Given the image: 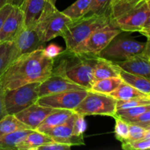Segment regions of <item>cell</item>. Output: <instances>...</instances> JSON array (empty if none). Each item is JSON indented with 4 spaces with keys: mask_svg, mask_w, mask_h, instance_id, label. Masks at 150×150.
Here are the masks:
<instances>
[{
    "mask_svg": "<svg viewBox=\"0 0 150 150\" xmlns=\"http://www.w3.org/2000/svg\"><path fill=\"white\" fill-rule=\"evenodd\" d=\"M50 1H51V2L53 3V4H55V3H56V1H57V0H50Z\"/></svg>",
    "mask_w": 150,
    "mask_h": 150,
    "instance_id": "42",
    "label": "cell"
},
{
    "mask_svg": "<svg viewBox=\"0 0 150 150\" xmlns=\"http://www.w3.org/2000/svg\"><path fill=\"white\" fill-rule=\"evenodd\" d=\"M13 5L11 4H6L2 8L0 9V30L1 29L4 20L12 10Z\"/></svg>",
    "mask_w": 150,
    "mask_h": 150,
    "instance_id": "38",
    "label": "cell"
},
{
    "mask_svg": "<svg viewBox=\"0 0 150 150\" xmlns=\"http://www.w3.org/2000/svg\"><path fill=\"white\" fill-rule=\"evenodd\" d=\"M35 26H23L15 38L13 42L19 56L43 48L45 43L41 40Z\"/></svg>",
    "mask_w": 150,
    "mask_h": 150,
    "instance_id": "12",
    "label": "cell"
},
{
    "mask_svg": "<svg viewBox=\"0 0 150 150\" xmlns=\"http://www.w3.org/2000/svg\"><path fill=\"white\" fill-rule=\"evenodd\" d=\"M63 48L59 45H57L55 43H51L48 45V46L43 48V51L45 55L48 57L54 59L56 57H58L59 54L63 52Z\"/></svg>",
    "mask_w": 150,
    "mask_h": 150,
    "instance_id": "37",
    "label": "cell"
},
{
    "mask_svg": "<svg viewBox=\"0 0 150 150\" xmlns=\"http://www.w3.org/2000/svg\"><path fill=\"white\" fill-rule=\"evenodd\" d=\"M125 120L129 124L138 125L146 129H150V110L145 111L143 114L131 118L125 119Z\"/></svg>",
    "mask_w": 150,
    "mask_h": 150,
    "instance_id": "35",
    "label": "cell"
},
{
    "mask_svg": "<svg viewBox=\"0 0 150 150\" xmlns=\"http://www.w3.org/2000/svg\"><path fill=\"white\" fill-rule=\"evenodd\" d=\"M117 102L110 95L88 90L85 98L73 111L84 117L92 115L114 117L117 111Z\"/></svg>",
    "mask_w": 150,
    "mask_h": 150,
    "instance_id": "7",
    "label": "cell"
},
{
    "mask_svg": "<svg viewBox=\"0 0 150 150\" xmlns=\"http://www.w3.org/2000/svg\"><path fill=\"white\" fill-rule=\"evenodd\" d=\"M24 26L23 13L21 7L13 6L0 30V42H13Z\"/></svg>",
    "mask_w": 150,
    "mask_h": 150,
    "instance_id": "13",
    "label": "cell"
},
{
    "mask_svg": "<svg viewBox=\"0 0 150 150\" xmlns=\"http://www.w3.org/2000/svg\"><path fill=\"white\" fill-rule=\"evenodd\" d=\"M115 63L124 71L150 79V55H138Z\"/></svg>",
    "mask_w": 150,
    "mask_h": 150,
    "instance_id": "16",
    "label": "cell"
},
{
    "mask_svg": "<svg viewBox=\"0 0 150 150\" xmlns=\"http://www.w3.org/2000/svg\"><path fill=\"white\" fill-rule=\"evenodd\" d=\"M23 1H24V0H10V4H11L13 6H17V7H21Z\"/></svg>",
    "mask_w": 150,
    "mask_h": 150,
    "instance_id": "40",
    "label": "cell"
},
{
    "mask_svg": "<svg viewBox=\"0 0 150 150\" xmlns=\"http://www.w3.org/2000/svg\"><path fill=\"white\" fill-rule=\"evenodd\" d=\"M111 5V0H92L85 16L101 15L104 13L110 15Z\"/></svg>",
    "mask_w": 150,
    "mask_h": 150,
    "instance_id": "29",
    "label": "cell"
},
{
    "mask_svg": "<svg viewBox=\"0 0 150 150\" xmlns=\"http://www.w3.org/2000/svg\"><path fill=\"white\" fill-rule=\"evenodd\" d=\"M70 149H71L70 145L53 141L39 146L37 148L36 150H70Z\"/></svg>",
    "mask_w": 150,
    "mask_h": 150,
    "instance_id": "36",
    "label": "cell"
},
{
    "mask_svg": "<svg viewBox=\"0 0 150 150\" xmlns=\"http://www.w3.org/2000/svg\"><path fill=\"white\" fill-rule=\"evenodd\" d=\"M72 90H86V89L63 76L51 74L39 85V98L53 94Z\"/></svg>",
    "mask_w": 150,
    "mask_h": 150,
    "instance_id": "11",
    "label": "cell"
},
{
    "mask_svg": "<svg viewBox=\"0 0 150 150\" xmlns=\"http://www.w3.org/2000/svg\"><path fill=\"white\" fill-rule=\"evenodd\" d=\"M112 77H120L118 66L111 60L98 57L93 70V82Z\"/></svg>",
    "mask_w": 150,
    "mask_h": 150,
    "instance_id": "18",
    "label": "cell"
},
{
    "mask_svg": "<svg viewBox=\"0 0 150 150\" xmlns=\"http://www.w3.org/2000/svg\"><path fill=\"white\" fill-rule=\"evenodd\" d=\"M119 69H120V77L123 81L139 89L143 93L150 95V79L143 76L127 73L120 69V67Z\"/></svg>",
    "mask_w": 150,
    "mask_h": 150,
    "instance_id": "22",
    "label": "cell"
},
{
    "mask_svg": "<svg viewBox=\"0 0 150 150\" xmlns=\"http://www.w3.org/2000/svg\"><path fill=\"white\" fill-rule=\"evenodd\" d=\"M150 105V98H135L126 100H117V110L125 109L139 105Z\"/></svg>",
    "mask_w": 150,
    "mask_h": 150,
    "instance_id": "33",
    "label": "cell"
},
{
    "mask_svg": "<svg viewBox=\"0 0 150 150\" xmlns=\"http://www.w3.org/2000/svg\"><path fill=\"white\" fill-rule=\"evenodd\" d=\"M117 1H118V0H111V4H114V3H115Z\"/></svg>",
    "mask_w": 150,
    "mask_h": 150,
    "instance_id": "43",
    "label": "cell"
},
{
    "mask_svg": "<svg viewBox=\"0 0 150 150\" xmlns=\"http://www.w3.org/2000/svg\"><path fill=\"white\" fill-rule=\"evenodd\" d=\"M149 51V40L140 42L127 35H122L121 32L100 53L98 57L117 62L138 55H150Z\"/></svg>",
    "mask_w": 150,
    "mask_h": 150,
    "instance_id": "4",
    "label": "cell"
},
{
    "mask_svg": "<svg viewBox=\"0 0 150 150\" xmlns=\"http://www.w3.org/2000/svg\"><path fill=\"white\" fill-rule=\"evenodd\" d=\"M19 57L14 42H0V76Z\"/></svg>",
    "mask_w": 150,
    "mask_h": 150,
    "instance_id": "21",
    "label": "cell"
},
{
    "mask_svg": "<svg viewBox=\"0 0 150 150\" xmlns=\"http://www.w3.org/2000/svg\"><path fill=\"white\" fill-rule=\"evenodd\" d=\"M71 21L62 12L57 10L55 4L47 0L43 12L35 28L41 40L45 43L61 36Z\"/></svg>",
    "mask_w": 150,
    "mask_h": 150,
    "instance_id": "6",
    "label": "cell"
},
{
    "mask_svg": "<svg viewBox=\"0 0 150 150\" xmlns=\"http://www.w3.org/2000/svg\"><path fill=\"white\" fill-rule=\"evenodd\" d=\"M4 89L0 83V120L7 115L5 105H4Z\"/></svg>",
    "mask_w": 150,
    "mask_h": 150,
    "instance_id": "39",
    "label": "cell"
},
{
    "mask_svg": "<svg viewBox=\"0 0 150 150\" xmlns=\"http://www.w3.org/2000/svg\"><path fill=\"white\" fill-rule=\"evenodd\" d=\"M29 129L21 122L14 115L7 114L0 120V137L20 130Z\"/></svg>",
    "mask_w": 150,
    "mask_h": 150,
    "instance_id": "26",
    "label": "cell"
},
{
    "mask_svg": "<svg viewBox=\"0 0 150 150\" xmlns=\"http://www.w3.org/2000/svg\"><path fill=\"white\" fill-rule=\"evenodd\" d=\"M43 48L18 57L0 76L4 90L32 83H40L52 73L54 59L48 58Z\"/></svg>",
    "mask_w": 150,
    "mask_h": 150,
    "instance_id": "1",
    "label": "cell"
},
{
    "mask_svg": "<svg viewBox=\"0 0 150 150\" xmlns=\"http://www.w3.org/2000/svg\"><path fill=\"white\" fill-rule=\"evenodd\" d=\"M148 110H150V105H139V106L132 107V108H125V109L117 110L115 116L120 117L122 120H125V119L140 115Z\"/></svg>",
    "mask_w": 150,
    "mask_h": 150,
    "instance_id": "32",
    "label": "cell"
},
{
    "mask_svg": "<svg viewBox=\"0 0 150 150\" xmlns=\"http://www.w3.org/2000/svg\"><path fill=\"white\" fill-rule=\"evenodd\" d=\"M47 0H24L21 9L23 13L25 26H35L40 18Z\"/></svg>",
    "mask_w": 150,
    "mask_h": 150,
    "instance_id": "17",
    "label": "cell"
},
{
    "mask_svg": "<svg viewBox=\"0 0 150 150\" xmlns=\"http://www.w3.org/2000/svg\"><path fill=\"white\" fill-rule=\"evenodd\" d=\"M110 22L111 18L108 13L84 16L79 19L72 20L61 35L65 42L64 51H72L94 31L106 26Z\"/></svg>",
    "mask_w": 150,
    "mask_h": 150,
    "instance_id": "3",
    "label": "cell"
},
{
    "mask_svg": "<svg viewBox=\"0 0 150 150\" xmlns=\"http://www.w3.org/2000/svg\"><path fill=\"white\" fill-rule=\"evenodd\" d=\"M108 95L117 100H126L135 98H150V95L143 93L124 81L122 82L120 86Z\"/></svg>",
    "mask_w": 150,
    "mask_h": 150,
    "instance_id": "23",
    "label": "cell"
},
{
    "mask_svg": "<svg viewBox=\"0 0 150 150\" xmlns=\"http://www.w3.org/2000/svg\"><path fill=\"white\" fill-rule=\"evenodd\" d=\"M10 0H0V9L2 8L6 4H10Z\"/></svg>",
    "mask_w": 150,
    "mask_h": 150,
    "instance_id": "41",
    "label": "cell"
},
{
    "mask_svg": "<svg viewBox=\"0 0 150 150\" xmlns=\"http://www.w3.org/2000/svg\"><path fill=\"white\" fill-rule=\"evenodd\" d=\"M140 139H150V129H146L138 125L129 124V135L127 141Z\"/></svg>",
    "mask_w": 150,
    "mask_h": 150,
    "instance_id": "31",
    "label": "cell"
},
{
    "mask_svg": "<svg viewBox=\"0 0 150 150\" xmlns=\"http://www.w3.org/2000/svg\"><path fill=\"white\" fill-rule=\"evenodd\" d=\"M122 32L110 22L106 26L94 31L86 40L72 51L98 56L109 42Z\"/></svg>",
    "mask_w": 150,
    "mask_h": 150,
    "instance_id": "9",
    "label": "cell"
},
{
    "mask_svg": "<svg viewBox=\"0 0 150 150\" xmlns=\"http://www.w3.org/2000/svg\"><path fill=\"white\" fill-rule=\"evenodd\" d=\"M92 0H76L73 4L63 10L62 13L71 20H76L86 15Z\"/></svg>",
    "mask_w": 150,
    "mask_h": 150,
    "instance_id": "27",
    "label": "cell"
},
{
    "mask_svg": "<svg viewBox=\"0 0 150 150\" xmlns=\"http://www.w3.org/2000/svg\"><path fill=\"white\" fill-rule=\"evenodd\" d=\"M31 129H24L15 131L0 137V150H16L18 145L32 131Z\"/></svg>",
    "mask_w": 150,
    "mask_h": 150,
    "instance_id": "24",
    "label": "cell"
},
{
    "mask_svg": "<svg viewBox=\"0 0 150 150\" xmlns=\"http://www.w3.org/2000/svg\"><path fill=\"white\" fill-rule=\"evenodd\" d=\"M123 81L120 77H112L101 79L93 82L89 91L97 93L109 95L114 92Z\"/></svg>",
    "mask_w": 150,
    "mask_h": 150,
    "instance_id": "25",
    "label": "cell"
},
{
    "mask_svg": "<svg viewBox=\"0 0 150 150\" xmlns=\"http://www.w3.org/2000/svg\"><path fill=\"white\" fill-rule=\"evenodd\" d=\"M98 57L63 51L54 59L51 74L63 76L89 90L93 83V70Z\"/></svg>",
    "mask_w": 150,
    "mask_h": 150,
    "instance_id": "2",
    "label": "cell"
},
{
    "mask_svg": "<svg viewBox=\"0 0 150 150\" xmlns=\"http://www.w3.org/2000/svg\"><path fill=\"white\" fill-rule=\"evenodd\" d=\"M40 83L23 85L4 90V105L7 114L15 115L35 103L39 98Z\"/></svg>",
    "mask_w": 150,
    "mask_h": 150,
    "instance_id": "8",
    "label": "cell"
},
{
    "mask_svg": "<svg viewBox=\"0 0 150 150\" xmlns=\"http://www.w3.org/2000/svg\"><path fill=\"white\" fill-rule=\"evenodd\" d=\"M77 116L78 114L74 112V114L65 122L45 132L44 133L49 136L54 142L66 144L71 146L75 145H82V144L73 136V126Z\"/></svg>",
    "mask_w": 150,
    "mask_h": 150,
    "instance_id": "15",
    "label": "cell"
},
{
    "mask_svg": "<svg viewBox=\"0 0 150 150\" xmlns=\"http://www.w3.org/2000/svg\"><path fill=\"white\" fill-rule=\"evenodd\" d=\"M88 90H72L40 97L36 103L55 109L73 110L85 98Z\"/></svg>",
    "mask_w": 150,
    "mask_h": 150,
    "instance_id": "10",
    "label": "cell"
},
{
    "mask_svg": "<svg viewBox=\"0 0 150 150\" xmlns=\"http://www.w3.org/2000/svg\"><path fill=\"white\" fill-rule=\"evenodd\" d=\"M111 23L122 32H139L149 40L150 0H142L121 16L111 19Z\"/></svg>",
    "mask_w": 150,
    "mask_h": 150,
    "instance_id": "5",
    "label": "cell"
},
{
    "mask_svg": "<svg viewBox=\"0 0 150 150\" xmlns=\"http://www.w3.org/2000/svg\"><path fill=\"white\" fill-rule=\"evenodd\" d=\"M53 141L54 140L45 133L32 130L24 139L19 143L16 150H36L39 146Z\"/></svg>",
    "mask_w": 150,
    "mask_h": 150,
    "instance_id": "20",
    "label": "cell"
},
{
    "mask_svg": "<svg viewBox=\"0 0 150 150\" xmlns=\"http://www.w3.org/2000/svg\"><path fill=\"white\" fill-rule=\"evenodd\" d=\"M122 148L125 150H149L150 139L127 141L122 143Z\"/></svg>",
    "mask_w": 150,
    "mask_h": 150,
    "instance_id": "34",
    "label": "cell"
},
{
    "mask_svg": "<svg viewBox=\"0 0 150 150\" xmlns=\"http://www.w3.org/2000/svg\"><path fill=\"white\" fill-rule=\"evenodd\" d=\"M114 119L115 120L114 135L116 139L121 143L126 142L128 139L129 123L117 116H114Z\"/></svg>",
    "mask_w": 150,
    "mask_h": 150,
    "instance_id": "30",
    "label": "cell"
},
{
    "mask_svg": "<svg viewBox=\"0 0 150 150\" xmlns=\"http://www.w3.org/2000/svg\"><path fill=\"white\" fill-rule=\"evenodd\" d=\"M142 0H118L111 5L110 18L111 19L121 16L133 8Z\"/></svg>",
    "mask_w": 150,
    "mask_h": 150,
    "instance_id": "28",
    "label": "cell"
},
{
    "mask_svg": "<svg viewBox=\"0 0 150 150\" xmlns=\"http://www.w3.org/2000/svg\"><path fill=\"white\" fill-rule=\"evenodd\" d=\"M73 114L74 111L72 110L55 109L45 117V120L41 122L35 130L45 133L65 122Z\"/></svg>",
    "mask_w": 150,
    "mask_h": 150,
    "instance_id": "19",
    "label": "cell"
},
{
    "mask_svg": "<svg viewBox=\"0 0 150 150\" xmlns=\"http://www.w3.org/2000/svg\"><path fill=\"white\" fill-rule=\"evenodd\" d=\"M54 110L55 108L42 106L35 103L14 116L29 129L36 130L45 117Z\"/></svg>",
    "mask_w": 150,
    "mask_h": 150,
    "instance_id": "14",
    "label": "cell"
}]
</instances>
